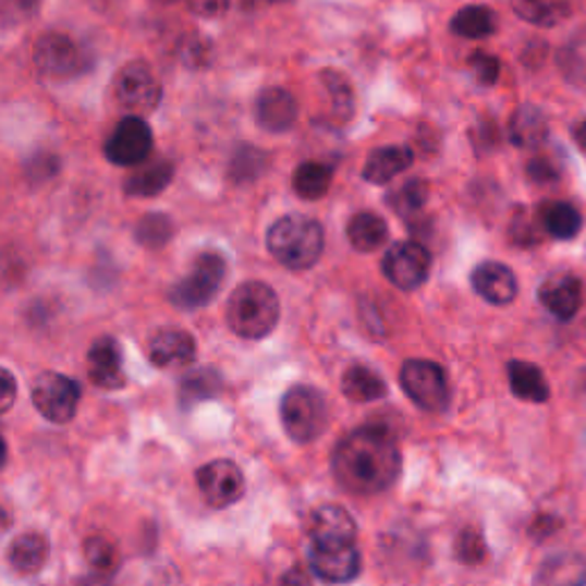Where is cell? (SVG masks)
<instances>
[{
	"label": "cell",
	"instance_id": "7a4b0ae2",
	"mask_svg": "<svg viewBox=\"0 0 586 586\" xmlns=\"http://www.w3.org/2000/svg\"><path fill=\"white\" fill-rule=\"evenodd\" d=\"M323 230L307 216H282L268 230V251L282 266L293 270L312 268L323 253Z\"/></svg>",
	"mask_w": 586,
	"mask_h": 586
},
{
	"label": "cell",
	"instance_id": "484cf974",
	"mask_svg": "<svg viewBox=\"0 0 586 586\" xmlns=\"http://www.w3.org/2000/svg\"><path fill=\"white\" fill-rule=\"evenodd\" d=\"M349 241L359 253H374L388 241V222L371 211H359L346 228Z\"/></svg>",
	"mask_w": 586,
	"mask_h": 586
},
{
	"label": "cell",
	"instance_id": "8d00e7d4",
	"mask_svg": "<svg viewBox=\"0 0 586 586\" xmlns=\"http://www.w3.org/2000/svg\"><path fill=\"white\" fill-rule=\"evenodd\" d=\"M540 230L544 228H540L538 218L534 220V218H529V213L521 211L511 222V239L517 245H536L540 239H544L540 236Z\"/></svg>",
	"mask_w": 586,
	"mask_h": 586
},
{
	"label": "cell",
	"instance_id": "5bb4252c",
	"mask_svg": "<svg viewBox=\"0 0 586 586\" xmlns=\"http://www.w3.org/2000/svg\"><path fill=\"white\" fill-rule=\"evenodd\" d=\"M89 380L101 390H122L126 386L124 353L118 340L101 337L87 353Z\"/></svg>",
	"mask_w": 586,
	"mask_h": 586
},
{
	"label": "cell",
	"instance_id": "ee69618b",
	"mask_svg": "<svg viewBox=\"0 0 586 586\" xmlns=\"http://www.w3.org/2000/svg\"><path fill=\"white\" fill-rule=\"evenodd\" d=\"M14 5L24 12H35V8H39V0H14Z\"/></svg>",
	"mask_w": 586,
	"mask_h": 586
},
{
	"label": "cell",
	"instance_id": "7402d4cb",
	"mask_svg": "<svg viewBox=\"0 0 586 586\" xmlns=\"http://www.w3.org/2000/svg\"><path fill=\"white\" fill-rule=\"evenodd\" d=\"M509 374V386L511 392L523 399V401H532V403H544L550 399V386L546 374L540 371V367L532 365V363H523V359H513L506 367Z\"/></svg>",
	"mask_w": 586,
	"mask_h": 586
},
{
	"label": "cell",
	"instance_id": "e0dca14e",
	"mask_svg": "<svg viewBox=\"0 0 586 586\" xmlns=\"http://www.w3.org/2000/svg\"><path fill=\"white\" fill-rule=\"evenodd\" d=\"M355 521L344 506L326 504L312 513L309 538L312 546H337L355 544Z\"/></svg>",
	"mask_w": 586,
	"mask_h": 586
},
{
	"label": "cell",
	"instance_id": "5b68a950",
	"mask_svg": "<svg viewBox=\"0 0 586 586\" xmlns=\"http://www.w3.org/2000/svg\"><path fill=\"white\" fill-rule=\"evenodd\" d=\"M403 392L422 411L442 413L452 392H449V380L440 365L428 363V359H408L399 374Z\"/></svg>",
	"mask_w": 586,
	"mask_h": 586
},
{
	"label": "cell",
	"instance_id": "7bdbcfd3",
	"mask_svg": "<svg viewBox=\"0 0 586 586\" xmlns=\"http://www.w3.org/2000/svg\"><path fill=\"white\" fill-rule=\"evenodd\" d=\"M573 138L586 151V118L582 122H577V126L573 129Z\"/></svg>",
	"mask_w": 586,
	"mask_h": 586
},
{
	"label": "cell",
	"instance_id": "e575fe53",
	"mask_svg": "<svg viewBox=\"0 0 586 586\" xmlns=\"http://www.w3.org/2000/svg\"><path fill=\"white\" fill-rule=\"evenodd\" d=\"M426 199H428V184L422 182V179H411V182H405L392 193L390 205L396 213L408 216L417 213L426 205Z\"/></svg>",
	"mask_w": 586,
	"mask_h": 586
},
{
	"label": "cell",
	"instance_id": "d6a6232c",
	"mask_svg": "<svg viewBox=\"0 0 586 586\" xmlns=\"http://www.w3.org/2000/svg\"><path fill=\"white\" fill-rule=\"evenodd\" d=\"M266 154L261 149H255L251 145H243L236 149V154L232 156L230 163V179L239 186L253 184L255 179L264 172L266 168Z\"/></svg>",
	"mask_w": 586,
	"mask_h": 586
},
{
	"label": "cell",
	"instance_id": "2e32d148",
	"mask_svg": "<svg viewBox=\"0 0 586 586\" xmlns=\"http://www.w3.org/2000/svg\"><path fill=\"white\" fill-rule=\"evenodd\" d=\"M147 353L151 365L159 369H172L191 365L195 359L197 346L191 332L179 328H163L149 337Z\"/></svg>",
	"mask_w": 586,
	"mask_h": 586
},
{
	"label": "cell",
	"instance_id": "f35d334b",
	"mask_svg": "<svg viewBox=\"0 0 586 586\" xmlns=\"http://www.w3.org/2000/svg\"><path fill=\"white\" fill-rule=\"evenodd\" d=\"M527 174L536 184H552L559 179V166L550 159V156L544 154V156H536V159L529 161Z\"/></svg>",
	"mask_w": 586,
	"mask_h": 586
},
{
	"label": "cell",
	"instance_id": "d4e9b609",
	"mask_svg": "<svg viewBox=\"0 0 586 586\" xmlns=\"http://www.w3.org/2000/svg\"><path fill=\"white\" fill-rule=\"evenodd\" d=\"M172 174H174V166L170 161L166 159L147 161L126 179L124 188L129 195H135V197H154L170 186Z\"/></svg>",
	"mask_w": 586,
	"mask_h": 586
},
{
	"label": "cell",
	"instance_id": "ba28073f",
	"mask_svg": "<svg viewBox=\"0 0 586 586\" xmlns=\"http://www.w3.org/2000/svg\"><path fill=\"white\" fill-rule=\"evenodd\" d=\"M35 64L49 78H72L87 70L89 58L72 37L49 33L35 44Z\"/></svg>",
	"mask_w": 586,
	"mask_h": 586
},
{
	"label": "cell",
	"instance_id": "277c9868",
	"mask_svg": "<svg viewBox=\"0 0 586 586\" xmlns=\"http://www.w3.org/2000/svg\"><path fill=\"white\" fill-rule=\"evenodd\" d=\"M282 426L291 440L301 444L319 440L330 422L326 396L309 386H293L280 403Z\"/></svg>",
	"mask_w": 586,
	"mask_h": 586
},
{
	"label": "cell",
	"instance_id": "9c48e42d",
	"mask_svg": "<svg viewBox=\"0 0 586 586\" xmlns=\"http://www.w3.org/2000/svg\"><path fill=\"white\" fill-rule=\"evenodd\" d=\"M197 486L209 506L228 509L243 498L245 477L234 461L218 459L197 469Z\"/></svg>",
	"mask_w": 586,
	"mask_h": 586
},
{
	"label": "cell",
	"instance_id": "8fae6325",
	"mask_svg": "<svg viewBox=\"0 0 586 586\" xmlns=\"http://www.w3.org/2000/svg\"><path fill=\"white\" fill-rule=\"evenodd\" d=\"M115 97L122 108L145 115L161 101V83L156 81L151 70L143 62H131L122 66L115 78Z\"/></svg>",
	"mask_w": 586,
	"mask_h": 586
},
{
	"label": "cell",
	"instance_id": "4316f807",
	"mask_svg": "<svg viewBox=\"0 0 586 586\" xmlns=\"http://www.w3.org/2000/svg\"><path fill=\"white\" fill-rule=\"evenodd\" d=\"M342 392L351 401L367 403V401H378L388 394V386L374 369L355 365L349 367L342 376Z\"/></svg>",
	"mask_w": 586,
	"mask_h": 586
},
{
	"label": "cell",
	"instance_id": "9a60e30c",
	"mask_svg": "<svg viewBox=\"0 0 586 586\" xmlns=\"http://www.w3.org/2000/svg\"><path fill=\"white\" fill-rule=\"evenodd\" d=\"M538 301L559 321H571L582 307L584 289L573 273H552L538 286Z\"/></svg>",
	"mask_w": 586,
	"mask_h": 586
},
{
	"label": "cell",
	"instance_id": "74e56055",
	"mask_svg": "<svg viewBox=\"0 0 586 586\" xmlns=\"http://www.w3.org/2000/svg\"><path fill=\"white\" fill-rule=\"evenodd\" d=\"M469 70L472 74H475V78L484 85H492V83H498L500 78V60L495 58V56H488V53H472L469 56Z\"/></svg>",
	"mask_w": 586,
	"mask_h": 586
},
{
	"label": "cell",
	"instance_id": "d590c367",
	"mask_svg": "<svg viewBox=\"0 0 586 586\" xmlns=\"http://www.w3.org/2000/svg\"><path fill=\"white\" fill-rule=\"evenodd\" d=\"M456 559L465 566H479L486 559V540L479 529L467 527L456 538Z\"/></svg>",
	"mask_w": 586,
	"mask_h": 586
},
{
	"label": "cell",
	"instance_id": "3957f363",
	"mask_svg": "<svg viewBox=\"0 0 586 586\" xmlns=\"http://www.w3.org/2000/svg\"><path fill=\"white\" fill-rule=\"evenodd\" d=\"M280 321L278 293L264 282L241 284L228 303V323L243 340H264Z\"/></svg>",
	"mask_w": 586,
	"mask_h": 586
},
{
	"label": "cell",
	"instance_id": "30bf717a",
	"mask_svg": "<svg viewBox=\"0 0 586 586\" xmlns=\"http://www.w3.org/2000/svg\"><path fill=\"white\" fill-rule=\"evenodd\" d=\"M428 270H431V255H428L424 245L413 241L394 243L386 259H382V273L396 289L403 291L422 286L428 278Z\"/></svg>",
	"mask_w": 586,
	"mask_h": 586
},
{
	"label": "cell",
	"instance_id": "44dd1931",
	"mask_svg": "<svg viewBox=\"0 0 586 586\" xmlns=\"http://www.w3.org/2000/svg\"><path fill=\"white\" fill-rule=\"evenodd\" d=\"M538 222L546 234L559 241H571L582 230V213L569 202L550 199L538 209Z\"/></svg>",
	"mask_w": 586,
	"mask_h": 586
},
{
	"label": "cell",
	"instance_id": "603a6c76",
	"mask_svg": "<svg viewBox=\"0 0 586 586\" xmlns=\"http://www.w3.org/2000/svg\"><path fill=\"white\" fill-rule=\"evenodd\" d=\"M415 161V156L408 147H382L376 149L365 166V179L371 184H388L396 174H403Z\"/></svg>",
	"mask_w": 586,
	"mask_h": 586
},
{
	"label": "cell",
	"instance_id": "60d3db41",
	"mask_svg": "<svg viewBox=\"0 0 586 586\" xmlns=\"http://www.w3.org/2000/svg\"><path fill=\"white\" fill-rule=\"evenodd\" d=\"M280 586H314V582H312V575L307 573V569L293 566L282 575Z\"/></svg>",
	"mask_w": 586,
	"mask_h": 586
},
{
	"label": "cell",
	"instance_id": "ab89813d",
	"mask_svg": "<svg viewBox=\"0 0 586 586\" xmlns=\"http://www.w3.org/2000/svg\"><path fill=\"white\" fill-rule=\"evenodd\" d=\"M186 3H188L193 14L207 16V19L220 16V14H224V10L230 8V0H186Z\"/></svg>",
	"mask_w": 586,
	"mask_h": 586
},
{
	"label": "cell",
	"instance_id": "cb8c5ba5",
	"mask_svg": "<svg viewBox=\"0 0 586 586\" xmlns=\"http://www.w3.org/2000/svg\"><path fill=\"white\" fill-rule=\"evenodd\" d=\"M548 138V122L536 106H523L513 112V118L509 122V141L515 147L532 149L544 145Z\"/></svg>",
	"mask_w": 586,
	"mask_h": 586
},
{
	"label": "cell",
	"instance_id": "f6af8a7d",
	"mask_svg": "<svg viewBox=\"0 0 586 586\" xmlns=\"http://www.w3.org/2000/svg\"><path fill=\"white\" fill-rule=\"evenodd\" d=\"M154 3L156 5H172V3H176V0H154Z\"/></svg>",
	"mask_w": 586,
	"mask_h": 586
},
{
	"label": "cell",
	"instance_id": "f546056e",
	"mask_svg": "<svg viewBox=\"0 0 586 586\" xmlns=\"http://www.w3.org/2000/svg\"><path fill=\"white\" fill-rule=\"evenodd\" d=\"M220 392V374L211 367H202L195 371H188L179 388V396H182V405L193 408V405L213 399Z\"/></svg>",
	"mask_w": 586,
	"mask_h": 586
},
{
	"label": "cell",
	"instance_id": "8992f818",
	"mask_svg": "<svg viewBox=\"0 0 586 586\" xmlns=\"http://www.w3.org/2000/svg\"><path fill=\"white\" fill-rule=\"evenodd\" d=\"M224 280V261L216 253H205L199 255L193 264V270L179 280L170 289V303L179 309H199L207 307L220 289Z\"/></svg>",
	"mask_w": 586,
	"mask_h": 586
},
{
	"label": "cell",
	"instance_id": "6da1fadb",
	"mask_svg": "<svg viewBox=\"0 0 586 586\" xmlns=\"http://www.w3.org/2000/svg\"><path fill=\"white\" fill-rule=\"evenodd\" d=\"M332 475L344 490L359 498L386 492L401 475V452L394 436L380 424L355 428L334 447Z\"/></svg>",
	"mask_w": 586,
	"mask_h": 586
},
{
	"label": "cell",
	"instance_id": "836d02e7",
	"mask_svg": "<svg viewBox=\"0 0 586 586\" xmlns=\"http://www.w3.org/2000/svg\"><path fill=\"white\" fill-rule=\"evenodd\" d=\"M172 236H174V222L166 213H147L145 218H141L138 228H135V239H138L141 245L151 247V251L170 243Z\"/></svg>",
	"mask_w": 586,
	"mask_h": 586
},
{
	"label": "cell",
	"instance_id": "ffe728a7",
	"mask_svg": "<svg viewBox=\"0 0 586 586\" xmlns=\"http://www.w3.org/2000/svg\"><path fill=\"white\" fill-rule=\"evenodd\" d=\"M49 538L39 532H26L12 540L8 550V561L14 573L35 575L49 561Z\"/></svg>",
	"mask_w": 586,
	"mask_h": 586
},
{
	"label": "cell",
	"instance_id": "4dcf8cb0",
	"mask_svg": "<svg viewBox=\"0 0 586 586\" xmlns=\"http://www.w3.org/2000/svg\"><path fill=\"white\" fill-rule=\"evenodd\" d=\"M332 184V170L326 163L307 161L293 174V191L303 199H321Z\"/></svg>",
	"mask_w": 586,
	"mask_h": 586
},
{
	"label": "cell",
	"instance_id": "7c38bea8",
	"mask_svg": "<svg viewBox=\"0 0 586 586\" xmlns=\"http://www.w3.org/2000/svg\"><path fill=\"white\" fill-rule=\"evenodd\" d=\"M151 129L138 115L122 120L106 143V159L115 166H143L151 154Z\"/></svg>",
	"mask_w": 586,
	"mask_h": 586
},
{
	"label": "cell",
	"instance_id": "f1b7e54d",
	"mask_svg": "<svg viewBox=\"0 0 586 586\" xmlns=\"http://www.w3.org/2000/svg\"><path fill=\"white\" fill-rule=\"evenodd\" d=\"M495 28H498V19L484 5L463 8L452 19V33L465 39H486L495 33Z\"/></svg>",
	"mask_w": 586,
	"mask_h": 586
},
{
	"label": "cell",
	"instance_id": "d6986e66",
	"mask_svg": "<svg viewBox=\"0 0 586 586\" xmlns=\"http://www.w3.org/2000/svg\"><path fill=\"white\" fill-rule=\"evenodd\" d=\"M257 122L268 133H284L298 118V103L282 87H266L257 97Z\"/></svg>",
	"mask_w": 586,
	"mask_h": 586
},
{
	"label": "cell",
	"instance_id": "4fadbf2b",
	"mask_svg": "<svg viewBox=\"0 0 586 586\" xmlns=\"http://www.w3.org/2000/svg\"><path fill=\"white\" fill-rule=\"evenodd\" d=\"M309 566L314 575L330 584H346L363 571V559H359L355 544L312 546Z\"/></svg>",
	"mask_w": 586,
	"mask_h": 586
},
{
	"label": "cell",
	"instance_id": "ac0fdd59",
	"mask_svg": "<svg viewBox=\"0 0 586 586\" xmlns=\"http://www.w3.org/2000/svg\"><path fill=\"white\" fill-rule=\"evenodd\" d=\"M472 286L490 305H509L517 296L513 270L500 261H484L472 273Z\"/></svg>",
	"mask_w": 586,
	"mask_h": 586
},
{
	"label": "cell",
	"instance_id": "1f68e13d",
	"mask_svg": "<svg viewBox=\"0 0 586 586\" xmlns=\"http://www.w3.org/2000/svg\"><path fill=\"white\" fill-rule=\"evenodd\" d=\"M85 559L95 573L110 577L120 569V550L106 536H93L85 540Z\"/></svg>",
	"mask_w": 586,
	"mask_h": 586
},
{
	"label": "cell",
	"instance_id": "bcb514c9",
	"mask_svg": "<svg viewBox=\"0 0 586 586\" xmlns=\"http://www.w3.org/2000/svg\"><path fill=\"white\" fill-rule=\"evenodd\" d=\"M268 3H286V0H268Z\"/></svg>",
	"mask_w": 586,
	"mask_h": 586
},
{
	"label": "cell",
	"instance_id": "b9f144b4",
	"mask_svg": "<svg viewBox=\"0 0 586 586\" xmlns=\"http://www.w3.org/2000/svg\"><path fill=\"white\" fill-rule=\"evenodd\" d=\"M14 392H16L14 378H12V374L8 369H3V413H8L12 408Z\"/></svg>",
	"mask_w": 586,
	"mask_h": 586
},
{
	"label": "cell",
	"instance_id": "52a82bcc",
	"mask_svg": "<svg viewBox=\"0 0 586 586\" xmlns=\"http://www.w3.org/2000/svg\"><path fill=\"white\" fill-rule=\"evenodd\" d=\"M81 386L62 374H41L33 386V403L37 413L53 424H66L76 417Z\"/></svg>",
	"mask_w": 586,
	"mask_h": 586
},
{
	"label": "cell",
	"instance_id": "83f0119b",
	"mask_svg": "<svg viewBox=\"0 0 586 586\" xmlns=\"http://www.w3.org/2000/svg\"><path fill=\"white\" fill-rule=\"evenodd\" d=\"M513 12L527 24L552 28L571 14L569 0H511Z\"/></svg>",
	"mask_w": 586,
	"mask_h": 586
}]
</instances>
